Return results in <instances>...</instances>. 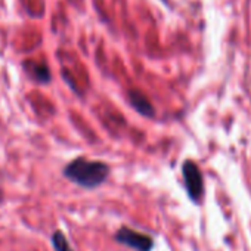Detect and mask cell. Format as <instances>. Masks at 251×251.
I'll list each match as a JSON object with an SVG mask.
<instances>
[{
    "label": "cell",
    "mask_w": 251,
    "mask_h": 251,
    "mask_svg": "<svg viewBox=\"0 0 251 251\" xmlns=\"http://www.w3.org/2000/svg\"><path fill=\"white\" fill-rule=\"evenodd\" d=\"M64 176L80 188L95 189L108 179L109 166L102 161H92L84 157H78L65 166Z\"/></svg>",
    "instance_id": "1"
},
{
    "label": "cell",
    "mask_w": 251,
    "mask_h": 251,
    "mask_svg": "<svg viewBox=\"0 0 251 251\" xmlns=\"http://www.w3.org/2000/svg\"><path fill=\"white\" fill-rule=\"evenodd\" d=\"M114 239L118 244H123L126 247H129L135 251H151L154 248V238L142 233L136 229L127 227V226H121L115 235Z\"/></svg>",
    "instance_id": "2"
},
{
    "label": "cell",
    "mask_w": 251,
    "mask_h": 251,
    "mask_svg": "<svg viewBox=\"0 0 251 251\" xmlns=\"http://www.w3.org/2000/svg\"><path fill=\"white\" fill-rule=\"evenodd\" d=\"M182 173H183V180L189 198L198 202L204 194V180L198 166L194 161H185L182 167Z\"/></svg>",
    "instance_id": "3"
},
{
    "label": "cell",
    "mask_w": 251,
    "mask_h": 251,
    "mask_svg": "<svg viewBox=\"0 0 251 251\" xmlns=\"http://www.w3.org/2000/svg\"><path fill=\"white\" fill-rule=\"evenodd\" d=\"M24 70L28 74V77L39 84H48L52 80L50 70L43 62H36V61L27 59L24 62Z\"/></svg>",
    "instance_id": "4"
},
{
    "label": "cell",
    "mask_w": 251,
    "mask_h": 251,
    "mask_svg": "<svg viewBox=\"0 0 251 251\" xmlns=\"http://www.w3.org/2000/svg\"><path fill=\"white\" fill-rule=\"evenodd\" d=\"M129 102L135 108V111L139 112L141 115L148 117V118H152L155 115V109H154L152 103L142 92H139L136 89L129 90Z\"/></svg>",
    "instance_id": "5"
},
{
    "label": "cell",
    "mask_w": 251,
    "mask_h": 251,
    "mask_svg": "<svg viewBox=\"0 0 251 251\" xmlns=\"http://www.w3.org/2000/svg\"><path fill=\"white\" fill-rule=\"evenodd\" d=\"M50 239H52V245H53L55 251H74L70 247V242L65 238V235H64L62 230H55L52 233V238Z\"/></svg>",
    "instance_id": "6"
}]
</instances>
